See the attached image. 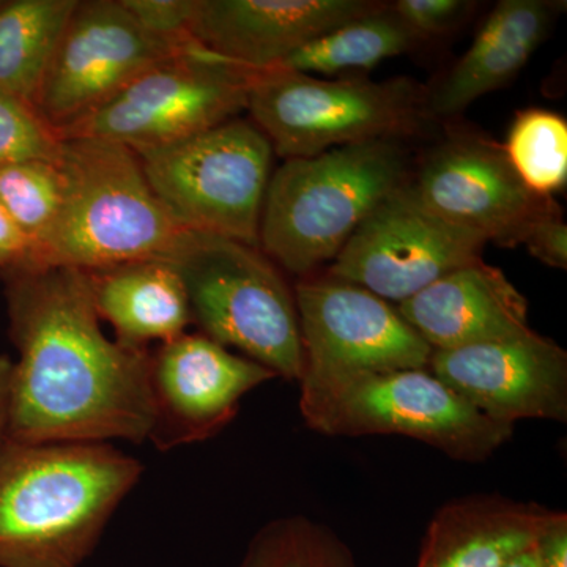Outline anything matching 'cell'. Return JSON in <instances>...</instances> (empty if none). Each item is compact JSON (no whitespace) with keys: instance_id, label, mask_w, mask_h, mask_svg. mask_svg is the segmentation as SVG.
<instances>
[{"instance_id":"obj_1","label":"cell","mask_w":567,"mask_h":567,"mask_svg":"<svg viewBox=\"0 0 567 567\" xmlns=\"http://www.w3.org/2000/svg\"><path fill=\"white\" fill-rule=\"evenodd\" d=\"M11 365L6 439L106 443L151 440L152 353L110 339L93 303L91 276L66 267L3 275Z\"/></svg>"},{"instance_id":"obj_2","label":"cell","mask_w":567,"mask_h":567,"mask_svg":"<svg viewBox=\"0 0 567 567\" xmlns=\"http://www.w3.org/2000/svg\"><path fill=\"white\" fill-rule=\"evenodd\" d=\"M107 443H0V567H81L140 483Z\"/></svg>"},{"instance_id":"obj_3","label":"cell","mask_w":567,"mask_h":567,"mask_svg":"<svg viewBox=\"0 0 567 567\" xmlns=\"http://www.w3.org/2000/svg\"><path fill=\"white\" fill-rule=\"evenodd\" d=\"M409 181L404 140L358 142L286 159L265 194L260 249L306 278L334 260L358 226Z\"/></svg>"},{"instance_id":"obj_4","label":"cell","mask_w":567,"mask_h":567,"mask_svg":"<svg viewBox=\"0 0 567 567\" xmlns=\"http://www.w3.org/2000/svg\"><path fill=\"white\" fill-rule=\"evenodd\" d=\"M62 210L31 267L99 271L163 259L183 229L155 196L140 156L100 137H65Z\"/></svg>"},{"instance_id":"obj_5","label":"cell","mask_w":567,"mask_h":567,"mask_svg":"<svg viewBox=\"0 0 567 567\" xmlns=\"http://www.w3.org/2000/svg\"><path fill=\"white\" fill-rule=\"evenodd\" d=\"M163 259L181 276L192 322L204 336L300 382L305 354L295 295L262 249L183 230Z\"/></svg>"},{"instance_id":"obj_6","label":"cell","mask_w":567,"mask_h":567,"mask_svg":"<svg viewBox=\"0 0 567 567\" xmlns=\"http://www.w3.org/2000/svg\"><path fill=\"white\" fill-rule=\"evenodd\" d=\"M425 92L410 78L323 80L265 70L254 73L246 110L276 155L309 158L342 145L412 136L427 121Z\"/></svg>"},{"instance_id":"obj_7","label":"cell","mask_w":567,"mask_h":567,"mask_svg":"<svg viewBox=\"0 0 567 567\" xmlns=\"http://www.w3.org/2000/svg\"><path fill=\"white\" fill-rule=\"evenodd\" d=\"M274 155L264 133L240 117L137 153L153 193L183 230L257 248Z\"/></svg>"},{"instance_id":"obj_8","label":"cell","mask_w":567,"mask_h":567,"mask_svg":"<svg viewBox=\"0 0 567 567\" xmlns=\"http://www.w3.org/2000/svg\"><path fill=\"white\" fill-rule=\"evenodd\" d=\"M300 410L319 434L409 436L468 464L486 462L514 434V425L491 420L427 368L360 377L300 398Z\"/></svg>"},{"instance_id":"obj_9","label":"cell","mask_w":567,"mask_h":567,"mask_svg":"<svg viewBox=\"0 0 567 567\" xmlns=\"http://www.w3.org/2000/svg\"><path fill=\"white\" fill-rule=\"evenodd\" d=\"M254 73L193 41L61 137H100L136 153L167 147L238 117L248 107Z\"/></svg>"},{"instance_id":"obj_10","label":"cell","mask_w":567,"mask_h":567,"mask_svg":"<svg viewBox=\"0 0 567 567\" xmlns=\"http://www.w3.org/2000/svg\"><path fill=\"white\" fill-rule=\"evenodd\" d=\"M305 368L300 398L360 377L427 368L434 349L383 298L333 276L293 289Z\"/></svg>"},{"instance_id":"obj_11","label":"cell","mask_w":567,"mask_h":567,"mask_svg":"<svg viewBox=\"0 0 567 567\" xmlns=\"http://www.w3.org/2000/svg\"><path fill=\"white\" fill-rule=\"evenodd\" d=\"M193 41L178 43L152 35L121 0H80L41 82L37 111L61 136Z\"/></svg>"},{"instance_id":"obj_12","label":"cell","mask_w":567,"mask_h":567,"mask_svg":"<svg viewBox=\"0 0 567 567\" xmlns=\"http://www.w3.org/2000/svg\"><path fill=\"white\" fill-rule=\"evenodd\" d=\"M409 183L436 216L506 248L522 245L537 219L559 208L525 185L505 145L461 126L424 156Z\"/></svg>"},{"instance_id":"obj_13","label":"cell","mask_w":567,"mask_h":567,"mask_svg":"<svg viewBox=\"0 0 567 567\" xmlns=\"http://www.w3.org/2000/svg\"><path fill=\"white\" fill-rule=\"evenodd\" d=\"M409 182L358 226L328 276L401 305L451 271L483 259L487 241L429 210Z\"/></svg>"},{"instance_id":"obj_14","label":"cell","mask_w":567,"mask_h":567,"mask_svg":"<svg viewBox=\"0 0 567 567\" xmlns=\"http://www.w3.org/2000/svg\"><path fill=\"white\" fill-rule=\"evenodd\" d=\"M275 377L203 333L163 342L152 353L151 442L167 451L210 439L237 415L244 395Z\"/></svg>"},{"instance_id":"obj_15","label":"cell","mask_w":567,"mask_h":567,"mask_svg":"<svg viewBox=\"0 0 567 567\" xmlns=\"http://www.w3.org/2000/svg\"><path fill=\"white\" fill-rule=\"evenodd\" d=\"M427 369L496 423L567 421L566 350L536 331L505 341L434 350Z\"/></svg>"},{"instance_id":"obj_16","label":"cell","mask_w":567,"mask_h":567,"mask_svg":"<svg viewBox=\"0 0 567 567\" xmlns=\"http://www.w3.org/2000/svg\"><path fill=\"white\" fill-rule=\"evenodd\" d=\"M383 6L377 0H197L189 35L218 58L265 71Z\"/></svg>"},{"instance_id":"obj_17","label":"cell","mask_w":567,"mask_h":567,"mask_svg":"<svg viewBox=\"0 0 567 567\" xmlns=\"http://www.w3.org/2000/svg\"><path fill=\"white\" fill-rule=\"evenodd\" d=\"M434 350L505 341L532 331L528 303L499 268L466 264L398 306Z\"/></svg>"},{"instance_id":"obj_18","label":"cell","mask_w":567,"mask_h":567,"mask_svg":"<svg viewBox=\"0 0 567 567\" xmlns=\"http://www.w3.org/2000/svg\"><path fill=\"white\" fill-rule=\"evenodd\" d=\"M561 6L551 0L496 3L468 51L425 92L427 121L456 117L481 96L509 84L547 39Z\"/></svg>"},{"instance_id":"obj_19","label":"cell","mask_w":567,"mask_h":567,"mask_svg":"<svg viewBox=\"0 0 567 567\" xmlns=\"http://www.w3.org/2000/svg\"><path fill=\"white\" fill-rule=\"evenodd\" d=\"M555 513L498 495L453 499L432 517L416 567H506L535 547Z\"/></svg>"},{"instance_id":"obj_20","label":"cell","mask_w":567,"mask_h":567,"mask_svg":"<svg viewBox=\"0 0 567 567\" xmlns=\"http://www.w3.org/2000/svg\"><path fill=\"white\" fill-rule=\"evenodd\" d=\"M89 276L100 319L106 320L125 344H163L185 333L192 323L181 276L164 259L137 260Z\"/></svg>"},{"instance_id":"obj_21","label":"cell","mask_w":567,"mask_h":567,"mask_svg":"<svg viewBox=\"0 0 567 567\" xmlns=\"http://www.w3.org/2000/svg\"><path fill=\"white\" fill-rule=\"evenodd\" d=\"M80 0H10L0 7V91L35 106L41 82Z\"/></svg>"},{"instance_id":"obj_22","label":"cell","mask_w":567,"mask_h":567,"mask_svg":"<svg viewBox=\"0 0 567 567\" xmlns=\"http://www.w3.org/2000/svg\"><path fill=\"white\" fill-rule=\"evenodd\" d=\"M423 40L395 17L390 3L374 13L323 33L282 59L275 69L338 76L372 70L380 62L413 50Z\"/></svg>"},{"instance_id":"obj_23","label":"cell","mask_w":567,"mask_h":567,"mask_svg":"<svg viewBox=\"0 0 567 567\" xmlns=\"http://www.w3.org/2000/svg\"><path fill=\"white\" fill-rule=\"evenodd\" d=\"M238 567H357L346 540L305 516L276 518L256 533Z\"/></svg>"},{"instance_id":"obj_24","label":"cell","mask_w":567,"mask_h":567,"mask_svg":"<svg viewBox=\"0 0 567 567\" xmlns=\"http://www.w3.org/2000/svg\"><path fill=\"white\" fill-rule=\"evenodd\" d=\"M505 151L518 177L532 192L551 196L567 181V122L546 110L520 111Z\"/></svg>"},{"instance_id":"obj_25","label":"cell","mask_w":567,"mask_h":567,"mask_svg":"<svg viewBox=\"0 0 567 567\" xmlns=\"http://www.w3.org/2000/svg\"><path fill=\"white\" fill-rule=\"evenodd\" d=\"M63 192L65 183L59 159L0 166V205L31 241L33 254L29 267L58 221Z\"/></svg>"},{"instance_id":"obj_26","label":"cell","mask_w":567,"mask_h":567,"mask_svg":"<svg viewBox=\"0 0 567 567\" xmlns=\"http://www.w3.org/2000/svg\"><path fill=\"white\" fill-rule=\"evenodd\" d=\"M62 137L32 103L0 91V166L58 162Z\"/></svg>"},{"instance_id":"obj_27","label":"cell","mask_w":567,"mask_h":567,"mask_svg":"<svg viewBox=\"0 0 567 567\" xmlns=\"http://www.w3.org/2000/svg\"><path fill=\"white\" fill-rule=\"evenodd\" d=\"M134 20L152 35L178 41L193 40L189 35L197 0H121Z\"/></svg>"},{"instance_id":"obj_28","label":"cell","mask_w":567,"mask_h":567,"mask_svg":"<svg viewBox=\"0 0 567 567\" xmlns=\"http://www.w3.org/2000/svg\"><path fill=\"white\" fill-rule=\"evenodd\" d=\"M390 9L406 28L425 41L457 28L475 9V3L466 0H398L390 3Z\"/></svg>"},{"instance_id":"obj_29","label":"cell","mask_w":567,"mask_h":567,"mask_svg":"<svg viewBox=\"0 0 567 567\" xmlns=\"http://www.w3.org/2000/svg\"><path fill=\"white\" fill-rule=\"evenodd\" d=\"M522 245L539 262L566 270L567 226L561 216V208L537 219L525 234Z\"/></svg>"},{"instance_id":"obj_30","label":"cell","mask_w":567,"mask_h":567,"mask_svg":"<svg viewBox=\"0 0 567 567\" xmlns=\"http://www.w3.org/2000/svg\"><path fill=\"white\" fill-rule=\"evenodd\" d=\"M32 245L0 205V276L29 267Z\"/></svg>"},{"instance_id":"obj_31","label":"cell","mask_w":567,"mask_h":567,"mask_svg":"<svg viewBox=\"0 0 567 567\" xmlns=\"http://www.w3.org/2000/svg\"><path fill=\"white\" fill-rule=\"evenodd\" d=\"M537 567H567V514L557 511L537 539Z\"/></svg>"},{"instance_id":"obj_32","label":"cell","mask_w":567,"mask_h":567,"mask_svg":"<svg viewBox=\"0 0 567 567\" xmlns=\"http://www.w3.org/2000/svg\"><path fill=\"white\" fill-rule=\"evenodd\" d=\"M11 365H13V361L7 354L0 353V443L6 439Z\"/></svg>"},{"instance_id":"obj_33","label":"cell","mask_w":567,"mask_h":567,"mask_svg":"<svg viewBox=\"0 0 567 567\" xmlns=\"http://www.w3.org/2000/svg\"><path fill=\"white\" fill-rule=\"evenodd\" d=\"M506 567H537L535 547H532L529 550L524 551V554L518 555V557L514 558Z\"/></svg>"},{"instance_id":"obj_34","label":"cell","mask_w":567,"mask_h":567,"mask_svg":"<svg viewBox=\"0 0 567 567\" xmlns=\"http://www.w3.org/2000/svg\"><path fill=\"white\" fill-rule=\"evenodd\" d=\"M3 0H0V7H2Z\"/></svg>"}]
</instances>
